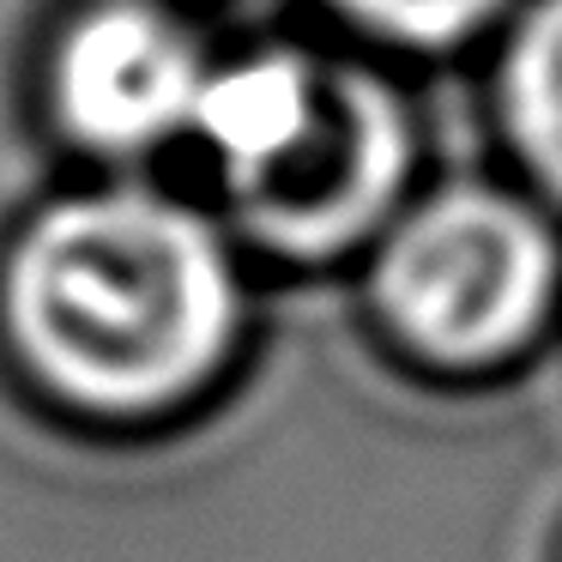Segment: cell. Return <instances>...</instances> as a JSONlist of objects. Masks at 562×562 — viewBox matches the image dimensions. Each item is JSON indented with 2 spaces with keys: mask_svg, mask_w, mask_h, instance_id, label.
I'll return each instance as SVG.
<instances>
[{
  "mask_svg": "<svg viewBox=\"0 0 562 562\" xmlns=\"http://www.w3.org/2000/svg\"><path fill=\"white\" fill-rule=\"evenodd\" d=\"M538 562H562V508H557V520H550V532H544V557Z\"/></svg>",
  "mask_w": 562,
  "mask_h": 562,
  "instance_id": "obj_7",
  "label": "cell"
},
{
  "mask_svg": "<svg viewBox=\"0 0 562 562\" xmlns=\"http://www.w3.org/2000/svg\"><path fill=\"white\" fill-rule=\"evenodd\" d=\"M243 327V279L200 212L139 188L74 194L7 260V333L25 369L98 417L188 400Z\"/></svg>",
  "mask_w": 562,
  "mask_h": 562,
  "instance_id": "obj_1",
  "label": "cell"
},
{
  "mask_svg": "<svg viewBox=\"0 0 562 562\" xmlns=\"http://www.w3.org/2000/svg\"><path fill=\"white\" fill-rule=\"evenodd\" d=\"M351 31L405 55L484 49L520 0H327Z\"/></svg>",
  "mask_w": 562,
  "mask_h": 562,
  "instance_id": "obj_6",
  "label": "cell"
},
{
  "mask_svg": "<svg viewBox=\"0 0 562 562\" xmlns=\"http://www.w3.org/2000/svg\"><path fill=\"white\" fill-rule=\"evenodd\" d=\"M484 49V127L496 170L562 218V0H520Z\"/></svg>",
  "mask_w": 562,
  "mask_h": 562,
  "instance_id": "obj_5",
  "label": "cell"
},
{
  "mask_svg": "<svg viewBox=\"0 0 562 562\" xmlns=\"http://www.w3.org/2000/svg\"><path fill=\"white\" fill-rule=\"evenodd\" d=\"M212 67L188 25L151 0H103L67 25L55 49V110L98 151H146L194 127Z\"/></svg>",
  "mask_w": 562,
  "mask_h": 562,
  "instance_id": "obj_4",
  "label": "cell"
},
{
  "mask_svg": "<svg viewBox=\"0 0 562 562\" xmlns=\"http://www.w3.org/2000/svg\"><path fill=\"white\" fill-rule=\"evenodd\" d=\"M417 122L375 67L333 61L321 110L260 176L231 182L236 218L284 260H339L369 248L424 188Z\"/></svg>",
  "mask_w": 562,
  "mask_h": 562,
  "instance_id": "obj_3",
  "label": "cell"
},
{
  "mask_svg": "<svg viewBox=\"0 0 562 562\" xmlns=\"http://www.w3.org/2000/svg\"><path fill=\"white\" fill-rule=\"evenodd\" d=\"M387 363L441 393H496L562 351V218L514 176L424 182L363 248Z\"/></svg>",
  "mask_w": 562,
  "mask_h": 562,
  "instance_id": "obj_2",
  "label": "cell"
}]
</instances>
